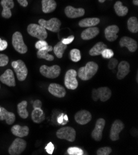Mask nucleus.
Listing matches in <instances>:
<instances>
[{
  "instance_id": "nucleus-1",
  "label": "nucleus",
  "mask_w": 138,
  "mask_h": 155,
  "mask_svg": "<svg viewBox=\"0 0 138 155\" xmlns=\"http://www.w3.org/2000/svg\"><path fill=\"white\" fill-rule=\"evenodd\" d=\"M99 69V66L95 62L90 61L84 67L79 69L77 75L82 81H88L95 75Z\"/></svg>"
},
{
  "instance_id": "nucleus-2",
  "label": "nucleus",
  "mask_w": 138,
  "mask_h": 155,
  "mask_svg": "<svg viewBox=\"0 0 138 155\" xmlns=\"http://www.w3.org/2000/svg\"><path fill=\"white\" fill-rule=\"evenodd\" d=\"M27 32L32 37H35L40 40H45L47 38L48 34L46 29L36 24H30L27 27Z\"/></svg>"
},
{
  "instance_id": "nucleus-3",
  "label": "nucleus",
  "mask_w": 138,
  "mask_h": 155,
  "mask_svg": "<svg viewBox=\"0 0 138 155\" xmlns=\"http://www.w3.org/2000/svg\"><path fill=\"white\" fill-rule=\"evenodd\" d=\"M11 66L16 74L18 79L19 81L25 80L28 74V70L24 62L20 59L12 61Z\"/></svg>"
},
{
  "instance_id": "nucleus-4",
  "label": "nucleus",
  "mask_w": 138,
  "mask_h": 155,
  "mask_svg": "<svg viewBox=\"0 0 138 155\" xmlns=\"http://www.w3.org/2000/svg\"><path fill=\"white\" fill-rule=\"evenodd\" d=\"M112 96L111 90L106 87H100L97 89H93L92 92V97L94 101L100 100L102 102L109 100Z\"/></svg>"
},
{
  "instance_id": "nucleus-5",
  "label": "nucleus",
  "mask_w": 138,
  "mask_h": 155,
  "mask_svg": "<svg viewBox=\"0 0 138 155\" xmlns=\"http://www.w3.org/2000/svg\"><path fill=\"white\" fill-rule=\"evenodd\" d=\"M12 43L14 48L21 54H25L27 52V46L24 42L23 37L21 32H16L12 37Z\"/></svg>"
},
{
  "instance_id": "nucleus-6",
  "label": "nucleus",
  "mask_w": 138,
  "mask_h": 155,
  "mask_svg": "<svg viewBox=\"0 0 138 155\" xmlns=\"http://www.w3.org/2000/svg\"><path fill=\"white\" fill-rule=\"evenodd\" d=\"M27 146L26 142L20 137L16 138L10 145L8 152L11 155L21 154L25 149Z\"/></svg>"
},
{
  "instance_id": "nucleus-7",
  "label": "nucleus",
  "mask_w": 138,
  "mask_h": 155,
  "mask_svg": "<svg viewBox=\"0 0 138 155\" xmlns=\"http://www.w3.org/2000/svg\"><path fill=\"white\" fill-rule=\"evenodd\" d=\"M76 132L71 127H64L60 128L56 132V137L59 139H65L70 142L75 141Z\"/></svg>"
},
{
  "instance_id": "nucleus-8",
  "label": "nucleus",
  "mask_w": 138,
  "mask_h": 155,
  "mask_svg": "<svg viewBox=\"0 0 138 155\" xmlns=\"http://www.w3.org/2000/svg\"><path fill=\"white\" fill-rule=\"evenodd\" d=\"M40 72L47 78L55 79L59 75L61 68L58 65H53L51 67L43 65L40 68Z\"/></svg>"
},
{
  "instance_id": "nucleus-9",
  "label": "nucleus",
  "mask_w": 138,
  "mask_h": 155,
  "mask_svg": "<svg viewBox=\"0 0 138 155\" xmlns=\"http://www.w3.org/2000/svg\"><path fill=\"white\" fill-rule=\"evenodd\" d=\"M77 72L74 69L68 70L65 77V87L69 90H76L78 87V82L76 76Z\"/></svg>"
},
{
  "instance_id": "nucleus-10",
  "label": "nucleus",
  "mask_w": 138,
  "mask_h": 155,
  "mask_svg": "<svg viewBox=\"0 0 138 155\" xmlns=\"http://www.w3.org/2000/svg\"><path fill=\"white\" fill-rule=\"evenodd\" d=\"M39 24L45 29H47L53 32H59L61 25V21L57 18H52L49 21L40 19L39 21Z\"/></svg>"
},
{
  "instance_id": "nucleus-11",
  "label": "nucleus",
  "mask_w": 138,
  "mask_h": 155,
  "mask_svg": "<svg viewBox=\"0 0 138 155\" xmlns=\"http://www.w3.org/2000/svg\"><path fill=\"white\" fill-rule=\"evenodd\" d=\"M105 126V120L103 118L97 119L96 123L95 128L92 132L91 136L94 140L97 142H100L102 138V133Z\"/></svg>"
},
{
  "instance_id": "nucleus-12",
  "label": "nucleus",
  "mask_w": 138,
  "mask_h": 155,
  "mask_svg": "<svg viewBox=\"0 0 138 155\" xmlns=\"http://www.w3.org/2000/svg\"><path fill=\"white\" fill-rule=\"evenodd\" d=\"M125 125L123 122L120 120H116L113 122L111 127L110 138L112 141L115 142L119 138V133L124 129Z\"/></svg>"
},
{
  "instance_id": "nucleus-13",
  "label": "nucleus",
  "mask_w": 138,
  "mask_h": 155,
  "mask_svg": "<svg viewBox=\"0 0 138 155\" xmlns=\"http://www.w3.org/2000/svg\"><path fill=\"white\" fill-rule=\"evenodd\" d=\"M76 122L80 125H85L92 119L91 113L87 110H81L76 113L74 116Z\"/></svg>"
},
{
  "instance_id": "nucleus-14",
  "label": "nucleus",
  "mask_w": 138,
  "mask_h": 155,
  "mask_svg": "<svg viewBox=\"0 0 138 155\" xmlns=\"http://www.w3.org/2000/svg\"><path fill=\"white\" fill-rule=\"evenodd\" d=\"M121 47H126L130 52H135L137 49V43L134 39L128 37H122L119 43Z\"/></svg>"
},
{
  "instance_id": "nucleus-15",
  "label": "nucleus",
  "mask_w": 138,
  "mask_h": 155,
  "mask_svg": "<svg viewBox=\"0 0 138 155\" xmlns=\"http://www.w3.org/2000/svg\"><path fill=\"white\" fill-rule=\"evenodd\" d=\"M48 90L52 95L58 98H63L66 94V91L64 87L55 83L50 84Z\"/></svg>"
},
{
  "instance_id": "nucleus-16",
  "label": "nucleus",
  "mask_w": 138,
  "mask_h": 155,
  "mask_svg": "<svg viewBox=\"0 0 138 155\" xmlns=\"http://www.w3.org/2000/svg\"><path fill=\"white\" fill-rule=\"evenodd\" d=\"M0 81L3 84L9 87L16 86L14 75L13 71L11 69H7L5 71V72L0 76Z\"/></svg>"
},
{
  "instance_id": "nucleus-17",
  "label": "nucleus",
  "mask_w": 138,
  "mask_h": 155,
  "mask_svg": "<svg viewBox=\"0 0 138 155\" xmlns=\"http://www.w3.org/2000/svg\"><path fill=\"white\" fill-rule=\"evenodd\" d=\"M65 12L68 18L74 19L83 16L85 10L83 8H75L71 6H68L65 8Z\"/></svg>"
},
{
  "instance_id": "nucleus-18",
  "label": "nucleus",
  "mask_w": 138,
  "mask_h": 155,
  "mask_svg": "<svg viewBox=\"0 0 138 155\" xmlns=\"http://www.w3.org/2000/svg\"><path fill=\"white\" fill-rule=\"evenodd\" d=\"M119 27L116 25H109L105 29V38L109 41H113L118 38L117 34L119 32Z\"/></svg>"
},
{
  "instance_id": "nucleus-19",
  "label": "nucleus",
  "mask_w": 138,
  "mask_h": 155,
  "mask_svg": "<svg viewBox=\"0 0 138 155\" xmlns=\"http://www.w3.org/2000/svg\"><path fill=\"white\" fill-rule=\"evenodd\" d=\"M1 5L3 7V11L2 12V17L5 19H9L12 16L11 9L14 6L13 0H2Z\"/></svg>"
},
{
  "instance_id": "nucleus-20",
  "label": "nucleus",
  "mask_w": 138,
  "mask_h": 155,
  "mask_svg": "<svg viewBox=\"0 0 138 155\" xmlns=\"http://www.w3.org/2000/svg\"><path fill=\"white\" fill-rule=\"evenodd\" d=\"M130 66L127 61H123L120 62L118 65L117 78L118 80H122L130 73Z\"/></svg>"
},
{
  "instance_id": "nucleus-21",
  "label": "nucleus",
  "mask_w": 138,
  "mask_h": 155,
  "mask_svg": "<svg viewBox=\"0 0 138 155\" xmlns=\"http://www.w3.org/2000/svg\"><path fill=\"white\" fill-rule=\"evenodd\" d=\"M6 120L8 125H11L16 120V116L11 112H9L3 107H0V120Z\"/></svg>"
},
{
  "instance_id": "nucleus-22",
  "label": "nucleus",
  "mask_w": 138,
  "mask_h": 155,
  "mask_svg": "<svg viewBox=\"0 0 138 155\" xmlns=\"http://www.w3.org/2000/svg\"><path fill=\"white\" fill-rule=\"evenodd\" d=\"M99 28L97 27H91L83 30L81 33V38L84 40H89L95 38L99 34Z\"/></svg>"
},
{
  "instance_id": "nucleus-23",
  "label": "nucleus",
  "mask_w": 138,
  "mask_h": 155,
  "mask_svg": "<svg viewBox=\"0 0 138 155\" xmlns=\"http://www.w3.org/2000/svg\"><path fill=\"white\" fill-rule=\"evenodd\" d=\"M12 134L18 137L22 138L28 135L29 133V128L27 126H21L20 125H14L12 127Z\"/></svg>"
},
{
  "instance_id": "nucleus-24",
  "label": "nucleus",
  "mask_w": 138,
  "mask_h": 155,
  "mask_svg": "<svg viewBox=\"0 0 138 155\" xmlns=\"http://www.w3.org/2000/svg\"><path fill=\"white\" fill-rule=\"evenodd\" d=\"M52 51H53V47L50 45H48L45 48L38 50L37 53V58L39 59H45L47 61H52L54 60V56L49 54V52Z\"/></svg>"
},
{
  "instance_id": "nucleus-25",
  "label": "nucleus",
  "mask_w": 138,
  "mask_h": 155,
  "mask_svg": "<svg viewBox=\"0 0 138 155\" xmlns=\"http://www.w3.org/2000/svg\"><path fill=\"white\" fill-rule=\"evenodd\" d=\"M31 117L34 122L39 124L42 122L45 119L43 111L40 108H34L31 114Z\"/></svg>"
},
{
  "instance_id": "nucleus-26",
  "label": "nucleus",
  "mask_w": 138,
  "mask_h": 155,
  "mask_svg": "<svg viewBox=\"0 0 138 155\" xmlns=\"http://www.w3.org/2000/svg\"><path fill=\"white\" fill-rule=\"evenodd\" d=\"M42 5L44 13H50L56 8V3L55 0H42Z\"/></svg>"
},
{
  "instance_id": "nucleus-27",
  "label": "nucleus",
  "mask_w": 138,
  "mask_h": 155,
  "mask_svg": "<svg viewBox=\"0 0 138 155\" xmlns=\"http://www.w3.org/2000/svg\"><path fill=\"white\" fill-rule=\"evenodd\" d=\"M107 48V46L103 42L97 43L89 51L90 56H99L100 55L102 51Z\"/></svg>"
},
{
  "instance_id": "nucleus-28",
  "label": "nucleus",
  "mask_w": 138,
  "mask_h": 155,
  "mask_svg": "<svg viewBox=\"0 0 138 155\" xmlns=\"http://www.w3.org/2000/svg\"><path fill=\"white\" fill-rule=\"evenodd\" d=\"M100 19L94 18H86L79 21V25L81 27H95L100 23Z\"/></svg>"
},
{
  "instance_id": "nucleus-29",
  "label": "nucleus",
  "mask_w": 138,
  "mask_h": 155,
  "mask_svg": "<svg viewBox=\"0 0 138 155\" xmlns=\"http://www.w3.org/2000/svg\"><path fill=\"white\" fill-rule=\"evenodd\" d=\"M114 9L116 14L118 16H125L128 12V8L126 6L123 5L122 3L118 1L114 5Z\"/></svg>"
},
{
  "instance_id": "nucleus-30",
  "label": "nucleus",
  "mask_w": 138,
  "mask_h": 155,
  "mask_svg": "<svg viewBox=\"0 0 138 155\" xmlns=\"http://www.w3.org/2000/svg\"><path fill=\"white\" fill-rule=\"evenodd\" d=\"M66 48L67 45L63 44L61 41H59L54 46L53 50L58 58H61L63 57V53Z\"/></svg>"
},
{
  "instance_id": "nucleus-31",
  "label": "nucleus",
  "mask_w": 138,
  "mask_h": 155,
  "mask_svg": "<svg viewBox=\"0 0 138 155\" xmlns=\"http://www.w3.org/2000/svg\"><path fill=\"white\" fill-rule=\"evenodd\" d=\"M27 102L22 101L18 104V113L19 116L22 119H27L29 116V112L27 110Z\"/></svg>"
},
{
  "instance_id": "nucleus-32",
  "label": "nucleus",
  "mask_w": 138,
  "mask_h": 155,
  "mask_svg": "<svg viewBox=\"0 0 138 155\" xmlns=\"http://www.w3.org/2000/svg\"><path fill=\"white\" fill-rule=\"evenodd\" d=\"M128 28L131 32L135 34L138 32V21L136 17H131L128 21Z\"/></svg>"
},
{
  "instance_id": "nucleus-33",
  "label": "nucleus",
  "mask_w": 138,
  "mask_h": 155,
  "mask_svg": "<svg viewBox=\"0 0 138 155\" xmlns=\"http://www.w3.org/2000/svg\"><path fill=\"white\" fill-rule=\"evenodd\" d=\"M70 58L73 62H78L81 59L80 50L78 49H72L70 51Z\"/></svg>"
},
{
  "instance_id": "nucleus-34",
  "label": "nucleus",
  "mask_w": 138,
  "mask_h": 155,
  "mask_svg": "<svg viewBox=\"0 0 138 155\" xmlns=\"http://www.w3.org/2000/svg\"><path fill=\"white\" fill-rule=\"evenodd\" d=\"M67 151L69 155H82V154H84L83 150L78 147H70L68 149Z\"/></svg>"
},
{
  "instance_id": "nucleus-35",
  "label": "nucleus",
  "mask_w": 138,
  "mask_h": 155,
  "mask_svg": "<svg viewBox=\"0 0 138 155\" xmlns=\"http://www.w3.org/2000/svg\"><path fill=\"white\" fill-rule=\"evenodd\" d=\"M112 151V150L110 147H102L98 149L97 151V155H109Z\"/></svg>"
},
{
  "instance_id": "nucleus-36",
  "label": "nucleus",
  "mask_w": 138,
  "mask_h": 155,
  "mask_svg": "<svg viewBox=\"0 0 138 155\" xmlns=\"http://www.w3.org/2000/svg\"><path fill=\"white\" fill-rule=\"evenodd\" d=\"M101 55L102 56L103 58H106V59H111L113 56H114V53L113 51L111 49H108V48H106L105 49Z\"/></svg>"
},
{
  "instance_id": "nucleus-37",
  "label": "nucleus",
  "mask_w": 138,
  "mask_h": 155,
  "mask_svg": "<svg viewBox=\"0 0 138 155\" xmlns=\"http://www.w3.org/2000/svg\"><path fill=\"white\" fill-rule=\"evenodd\" d=\"M9 58L7 55L0 54V67H4L8 64Z\"/></svg>"
},
{
  "instance_id": "nucleus-38",
  "label": "nucleus",
  "mask_w": 138,
  "mask_h": 155,
  "mask_svg": "<svg viewBox=\"0 0 138 155\" xmlns=\"http://www.w3.org/2000/svg\"><path fill=\"white\" fill-rule=\"evenodd\" d=\"M48 45H49V44L46 41L39 40L36 42L35 46V48H37V50H42L43 48H45V47H47Z\"/></svg>"
},
{
  "instance_id": "nucleus-39",
  "label": "nucleus",
  "mask_w": 138,
  "mask_h": 155,
  "mask_svg": "<svg viewBox=\"0 0 138 155\" xmlns=\"http://www.w3.org/2000/svg\"><path fill=\"white\" fill-rule=\"evenodd\" d=\"M118 63V60L116 59L112 58L109 62L108 67L110 69H112V70L114 69L116 67Z\"/></svg>"
},
{
  "instance_id": "nucleus-40",
  "label": "nucleus",
  "mask_w": 138,
  "mask_h": 155,
  "mask_svg": "<svg viewBox=\"0 0 138 155\" xmlns=\"http://www.w3.org/2000/svg\"><path fill=\"white\" fill-rule=\"evenodd\" d=\"M45 150L49 154H52L55 149V147L52 142H49L47 145L45 147Z\"/></svg>"
},
{
  "instance_id": "nucleus-41",
  "label": "nucleus",
  "mask_w": 138,
  "mask_h": 155,
  "mask_svg": "<svg viewBox=\"0 0 138 155\" xmlns=\"http://www.w3.org/2000/svg\"><path fill=\"white\" fill-rule=\"evenodd\" d=\"M8 47V42L0 38V51H4Z\"/></svg>"
},
{
  "instance_id": "nucleus-42",
  "label": "nucleus",
  "mask_w": 138,
  "mask_h": 155,
  "mask_svg": "<svg viewBox=\"0 0 138 155\" xmlns=\"http://www.w3.org/2000/svg\"><path fill=\"white\" fill-rule=\"evenodd\" d=\"M74 39V37L73 35H71V36H69V37H68L66 38H63L62 40V41H61V42H62L63 44L68 45V44L71 43V42H72Z\"/></svg>"
},
{
  "instance_id": "nucleus-43",
  "label": "nucleus",
  "mask_w": 138,
  "mask_h": 155,
  "mask_svg": "<svg viewBox=\"0 0 138 155\" xmlns=\"http://www.w3.org/2000/svg\"><path fill=\"white\" fill-rule=\"evenodd\" d=\"M42 103L39 100H37L34 101V102L33 103L34 109V108H40L42 107Z\"/></svg>"
},
{
  "instance_id": "nucleus-44",
  "label": "nucleus",
  "mask_w": 138,
  "mask_h": 155,
  "mask_svg": "<svg viewBox=\"0 0 138 155\" xmlns=\"http://www.w3.org/2000/svg\"><path fill=\"white\" fill-rule=\"evenodd\" d=\"M18 2L21 5V6L23 7H27L28 5V2L27 0H18Z\"/></svg>"
},
{
  "instance_id": "nucleus-45",
  "label": "nucleus",
  "mask_w": 138,
  "mask_h": 155,
  "mask_svg": "<svg viewBox=\"0 0 138 155\" xmlns=\"http://www.w3.org/2000/svg\"><path fill=\"white\" fill-rule=\"evenodd\" d=\"M63 118H64V114H61V116H59L58 117L57 121H58V124H61L63 123V119H64Z\"/></svg>"
},
{
  "instance_id": "nucleus-46",
  "label": "nucleus",
  "mask_w": 138,
  "mask_h": 155,
  "mask_svg": "<svg viewBox=\"0 0 138 155\" xmlns=\"http://www.w3.org/2000/svg\"><path fill=\"white\" fill-rule=\"evenodd\" d=\"M63 122L61 124V125H65L68 122V117L66 114H64V118H63Z\"/></svg>"
},
{
  "instance_id": "nucleus-47",
  "label": "nucleus",
  "mask_w": 138,
  "mask_h": 155,
  "mask_svg": "<svg viewBox=\"0 0 138 155\" xmlns=\"http://www.w3.org/2000/svg\"><path fill=\"white\" fill-rule=\"evenodd\" d=\"M133 4H134V5L137 6V5H138V0H133Z\"/></svg>"
},
{
  "instance_id": "nucleus-48",
  "label": "nucleus",
  "mask_w": 138,
  "mask_h": 155,
  "mask_svg": "<svg viewBox=\"0 0 138 155\" xmlns=\"http://www.w3.org/2000/svg\"><path fill=\"white\" fill-rule=\"evenodd\" d=\"M105 1H106V0H99V2L100 3H104Z\"/></svg>"
},
{
  "instance_id": "nucleus-49",
  "label": "nucleus",
  "mask_w": 138,
  "mask_h": 155,
  "mask_svg": "<svg viewBox=\"0 0 138 155\" xmlns=\"http://www.w3.org/2000/svg\"><path fill=\"white\" fill-rule=\"evenodd\" d=\"M0 88H1V85H0Z\"/></svg>"
}]
</instances>
